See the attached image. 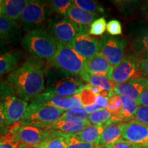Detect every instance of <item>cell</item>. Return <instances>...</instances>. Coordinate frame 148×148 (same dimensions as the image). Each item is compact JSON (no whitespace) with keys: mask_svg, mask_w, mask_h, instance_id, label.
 <instances>
[{"mask_svg":"<svg viewBox=\"0 0 148 148\" xmlns=\"http://www.w3.org/2000/svg\"><path fill=\"white\" fill-rule=\"evenodd\" d=\"M8 81L16 97L26 102L32 101L45 89V69L38 61L29 59L9 74Z\"/></svg>","mask_w":148,"mask_h":148,"instance_id":"cell-1","label":"cell"},{"mask_svg":"<svg viewBox=\"0 0 148 148\" xmlns=\"http://www.w3.org/2000/svg\"><path fill=\"white\" fill-rule=\"evenodd\" d=\"M45 86L46 92L62 97H71L79 93L85 84L79 75L52 67L46 73Z\"/></svg>","mask_w":148,"mask_h":148,"instance_id":"cell-2","label":"cell"},{"mask_svg":"<svg viewBox=\"0 0 148 148\" xmlns=\"http://www.w3.org/2000/svg\"><path fill=\"white\" fill-rule=\"evenodd\" d=\"M21 47L36 58L49 60L53 58L57 51L54 38L45 29L28 33L21 40Z\"/></svg>","mask_w":148,"mask_h":148,"instance_id":"cell-3","label":"cell"},{"mask_svg":"<svg viewBox=\"0 0 148 148\" xmlns=\"http://www.w3.org/2000/svg\"><path fill=\"white\" fill-rule=\"evenodd\" d=\"M51 13L49 3L38 0L30 1L18 19L20 27L27 34L45 29Z\"/></svg>","mask_w":148,"mask_h":148,"instance_id":"cell-4","label":"cell"},{"mask_svg":"<svg viewBox=\"0 0 148 148\" xmlns=\"http://www.w3.org/2000/svg\"><path fill=\"white\" fill-rule=\"evenodd\" d=\"M86 61L70 44L57 43V51L50 62L56 69L80 76L86 70Z\"/></svg>","mask_w":148,"mask_h":148,"instance_id":"cell-5","label":"cell"},{"mask_svg":"<svg viewBox=\"0 0 148 148\" xmlns=\"http://www.w3.org/2000/svg\"><path fill=\"white\" fill-rule=\"evenodd\" d=\"M64 112L65 111L61 109L41 106L31 102L19 124L44 129L60 119Z\"/></svg>","mask_w":148,"mask_h":148,"instance_id":"cell-6","label":"cell"},{"mask_svg":"<svg viewBox=\"0 0 148 148\" xmlns=\"http://www.w3.org/2000/svg\"><path fill=\"white\" fill-rule=\"evenodd\" d=\"M49 32L56 43L69 45L79 32L88 31V27H80L66 16H56L51 18L48 23Z\"/></svg>","mask_w":148,"mask_h":148,"instance_id":"cell-7","label":"cell"},{"mask_svg":"<svg viewBox=\"0 0 148 148\" xmlns=\"http://www.w3.org/2000/svg\"><path fill=\"white\" fill-rule=\"evenodd\" d=\"M99 42L100 52L114 69L124 57L127 40L121 36H113L106 34L101 36Z\"/></svg>","mask_w":148,"mask_h":148,"instance_id":"cell-8","label":"cell"},{"mask_svg":"<svg viewBox=\"0 0 148 148\" xmlns=\"http://www.w3.org/2000/svg\"><path fill=\"white\" fill-rule=\"evenodd\" d=\"M19 144L38 145L51 136V132L47 130L31 125H14L8 133Z\"/></svg>","mask_w":148,"mask_h":148,"instance_id":"cell-9","label":"cell"},{"mask_svg":"<svg viewBox=\"0 0 148 148\" xmlns=\"http://www.w3.org/2000/svg\"><path fill=\"white\" fill-rule=\"evenodd\" d=\"M140 61L135 54L126 55L119 65L114 69L110 80L115 84H119L133 78L141 77L139 71Z\"/></svg>","mask_w":148,"mask_h":148,"instance_id":"cell-10","label":"cell"},{"mask_svg":"<svg viewBox=\"0 0 148 148\" xmlns=\"http://www.w3.org/2000/svg\"><path fill=\"white\" fill-rule=\"evenodd\" d=\"M2 102L7 126L16 125L21 121L28 107L27 102L10 94L5 95Z\"/></svg>","mask_w":148,"mask_h":148,"instance_id":"cell-11","label":"cell"},{"mask_svg":"<svg viewBox=\"0 0 148 148\" xmlns=\"http://www.w3.org/2000/svg\"><path fill=\"white\" fill-rule=\"evenodd\" d=\"M87 30L79 32L70 45L77 53L88 59L100 51V42L90 36Z\"/></svg>","mask_w":148,"mask_h":148,"instance_id":"cell-12","label":"cell"},{"mask_svg":"<svg viewBox=\"0 0 148 148\" xmlns=\"http://www.w3.org/2000/svg\"><path fill=\"white\" fill-rule=\"evenodd\" d=\"M147 89H148V79L140 77L133 78L123 84H116L114 92L116 95L129 97L137 102L142 93Z\"/></svg>","mask_w":148,"mask_h":148,"instance_id":"cell-13","label":"cell"},{"mask_svg":"<svg viewBox=\"0 0 148 148\" xmlns=\"http://www.w3.org/2000/svg\"><path fill=\"white\" fill-rule=\"evenodd\" d=\"M121 139L138 145L148 143V126L134 119L124 123Z\"/></svg>","mask_w":148,"mask_h":148,"instance_id":"cell-14","label":"cell"},{"mask_svg":"<svg viewBox=\"0 0 148 148\" xmlns=\"http://www.w3.org/2000/svg\"><path fill=\"white\" fill-rule=\"evenodd\" d=\"M22 32L21 27L15 21L5 16L0 15V40L10 45H16L21 42Z\"/></svg>","mask_w":148,"mask_h":148,"instance_id":"cell-15","label":"cell"},{"mask_svg":"<svg viewBox=\"0 0 148 148\" xmlns=\"http://www.w3.org/2000/svg\"><path fill=\"white\" fill-rule=\"evenodd\" d=\"M32 102L35 104L61 109L64 111H67L73 108V103L69 97H62L47 92L40 94L33 99Z\"/></svg>","mask_w":148,"mask_h":148,"instance_id":"cell-16","label":"cell"},{"mask_svg":"<svg viewBox=\"0 0 148 148\" xmlns=\"http://www.w3.org/2000/svg\"><path fill=\"white\" fill-rule=\"evenodd\" d=\"M113 70L114 68L101 52H98L91 58L86 59V71L88 73L94 75H104L110 80Z\"/></svg>","mask_w":148,"mask_h":148,"instance_id":"cell-17","label":"cell"},{"mask_svg":"<svg viewBox=\"0 0 148 148\" xmlns=\"http://www.w3.org/2000/svg\"><path fill=\"white\" fill-rule=\"evenodd\" d=\"M89 125H90L89 121L75 122L60 118L52 124L49 125V126L46 127L44 129L60 133L62 134L70 135L77 134L82 131L85 127Z\"/></svg>","mask_w":148,"mask_h":148,"instance_id":"cell-18","label":"cell"},{"mask_svg":"<svg viewBox=\"0 0 148 148\" xmlns=\"http://www.w3.org/2000/svg\"><path fill=\"white\" fill-rule=\"evenodd\" d=\"M123 122H111L105 127L100 138L98 140L97 147H105L106 146L116 142V140L121 139V134Z\"/></svg>","mask_w":148,"mask_h":148,"instance_id":"cell-19","label":"cell"},{"mask_svg":"<svg viewBox=\"0 0 148 148\" xmlns=\"http://www.w3.org/2000/svg\"><path fill=\"white\" fill-rule=\"evenodd\" d=\"M66 16L77 25L84 27H88V25H91L92 22L99 18V15L97 14L84 11L73 3H72L68 9Z\"/></svg>","mask_w":148,"mask_h":148,"instance_id":"cell-20","label":"cell"},{"mask_svg":"<svg viewBox=\"0 0 148 148\" xmlns=\"http://www.w3.org/2000/svg\"><path fill=\"white\" fill-rule=\"evenodd\" d=\"M30 1L29 0H6L4 1L2 15L13 21L18 20Z\"/></svg>","mask_w":148,"mask_h":148,"instance_id":"cell-21","label":"cell"},{"mask_svg":"<svg viewBox=\"0 0 148 148\" xmlns=\"http://www.w3.org/2000/svg\"><path fill=\"white\" fill-rule=\"evenodd\" d=\"M21 58V53L18 50L0 54V76L15 70Z\"/></svg>","mask_w":148,"mask_h":148,"instance_id":"cell-22","label":"cell"},{"mask_svg":"<svg viewBox=\"0 0 148 148\" xmlns=\"http://www.w3.org/2000/svg\"><path fill=\"white\" fill-rule=\"evenodd\" d=\"M80 77L88 84L100 88L101 90L114 92L116 84L110 81L108 77L104 75H94L86 71V70L81 74Z\"/></svg>","mask_w":148,"mask_h":148,"instance_id":"cell-23","label":"cell"},{"mask_svg":"<svg viewBox=\"0 0 148 148\" xmlns=\"http://www.w3.org/2000/svg\"><path fill=\"white\" fill-rule=\"evenodd\" d=\"M107 125H89L82 131L74 134L77 139L82 142L97 145L98 140Z\"/></svg>","mask_w":148,"mask_h":148,"instance_id":"cell-24","label":"cell"},{"mask_svg":"<svg viewBox=\"0 0 148 148\" xmlns=\"http://www.w3.org/2000/svg\"><path fill=\"white\" fill-rule=\"evenodd\" d=\"M121 100L123 105L122 110L117 116V122H126L134 120L139 106L138 103L130 98L121 96Z\"/></svg>","mask_w":148,"mask_h":148,"instance_id":"cell-25","label":"cell"},{"mask_svg":"<svg viewBox=\"0 0 148 148\" xmlns=\"http://www.w3.org/2000/svg\"><path fill=\"white\" fill-rule=\"evenodd\" d=\"M134 48L138 58H148V25L142 28L138 32L134 40Z\"/></svg>","mask_w":148,"mask_h":148,"instance_id":"cell-26","label":"cell"},{"mask_svg":"<svg viewBox=\"0 0 148 148\" xmlns=\"http://www.w3.org/2000/svg\"><path fill=\"white\" fill-rule=\"evenodd\" d=\"M51 132V136L45 140L38 146L40 148H67L68 140L67 135L60 134V133Z\"/></svg>","mask_w":148,"mask_h":148,"instance_id":"cell-27","label":"cell"},{"mask_svg":"<svg viewBox=\"0 0 148 148\" xmlns=\"http://www.w3.org/2000/svg\"><path fill=\"white\" fill-rule=\"evenodd\" d=\"M88 117L89 114L85 110L84 107H77L72 108L64 112V113L60 116V119L75 122H86L88 121Z\"/></svg>","mask_w":148,"mask_h":148,"instance_id":"cell-28","label":"cell"},{"mask_svg":"<svg viewBox=\"0 0 148 148\" xmlns=\"http://www.w3.org/2000/svg\"><path fill=\"white\" fill-rule=\"evenodd\" d=\"M114 115L107 109H101L89 114L88 121L91 125H108L112 122Z\"/></svg>","mask_w":148,"mask_h":148,"instance_id":"cell-29","label":"cell"},{"mask_svg":"<svg viewBox=\"0 0 148 148\" xmlns=\"http://www.w3.org/2000/svg\"><path fill=\"white\" fill-rule=\"evenodd\" d=\"M72 3L76 5L79 8L82 9L84 11L100 15L103 14L104 10L97 2L90 0H73Z\"/></svg>","mask_w":148,"mask_h":148,"instance_id":"cell-30","label":"cell"},{"mask_svg":"<svg viewBox=\"0 0 148 148\" xmlns=\"http://www.w3.org/2000/svg\"><path fill=\"white\" fill-rule=\"evenodd\" d=\"M49 2L51 12L61 16H66L68 9L72 4V1L70 0H53Z\"/></svg>","mask_w":148,"mask_h":148,"instance_id":"cell-31","label":"cell"},{"mask_svg":"<svg viewBox=\"0 0 148 148\" xmlns=\"http://www.w3.org/2000/svg\"><path fill=\"white\" fill-rule=\"evenodd\" d=\"M122 108H123V105H122L120 96L115 95L109 98L108 106L106 109L114 115L112 122H117V116L121 112Z\"/></svg>","mask_w":148,"mask_h":148,"instance_id":"cell-32","label":"cell"},{"mask_svg":"<svg viewBox=\"0 0 148 148\" xmlns=\"http://www.w3.org/2000/svg\"><path fill=\"white\" fill-rule=\"evenodd\" d=\"M77 95H78L81 102L84 107L91 106L95 103L97 95L90 88H88L86 85L79 92V93H77Z\"/></svg>","mask_w":148,"mask_h":148,"instance_id":"cell-33","label":"cell"},{"mask_svg":"<svg viewBox=\"0 0 148 148\" xmlns=\"http://www.w3.org/2000/svg\"><path fill=\"white\" fill-rule=\"evenodd\" d=\"M106 21L103 17L96 19L90 25L88 34L92 36H102L106 30Z\"/></svg>","mask_w":148,"mask_h":148,"instance_id":"cell-34","label":"cell"},{"mask_svg":"<svg viewBox=\"0 0 148 148\" xmlns=\"http://www.w3.org/2000/svg\"><path fill=\"white\" fill-rule=\"evenodd\" d=\"M68 147L67 148H95V144L82 142L77 139L74 134L67 135Z\"/></svg>","mask_w":148,"mask_h":148,"instance_id":"cell-35","label":"cell"},{"mask_svg":"<svg viewBox=\"0 0 148 148\" xmlns=\"http://www.w3.org/2000/svg\"><path fill=\"white\" fill-rule=\"evenodd\" d=\"M106 31L110 36H116L122 34V25L119 21L116 19L111 20L107 23Z\"/></svg>","mask_w":148,"mask_h":148,"instance_id":"cell-36","label":"cell"},{"mask_svg":"<svg viewBox=\"0 0 148 148\" xmlns=\"http://www.w3.org/2000/svg\"><path fill=\"white\" fill-rule=\"evenodd\" d=\"M18 145L17 140L9 134L0 140V148H18Z\"/></svg>","mask_w":148,"mask_h":148,"instance_id":"cell-37","label":"cell"},{"mask_svg":"<svg viewBox=\"0 0 148 148\" xmlns=\"http://www.w3.org/2000/svg\"><path fill=\"white\" fill-rule=\"evenodd\" d=\"M134 120L148 126V107L139 106L135 115Z\"/></svg>","mask_w":148,"mask_h":148,"instance_id":"cell-38","label":"cell"},{"mask_svg":"<svg viewBox=\"0 0 148 148\" xmlns=\"http://www.w3.org/2000/svg\"><path fill=\"white\" fill-rule=\"evenodd\" d=\"M103 148H142V147L141 145L132 143L123 139H119Z\"/></svg>","mask_w":148,"mask_h":148,"instance_id":"cell-39","label":"cell"},{"mask_svg":"<svg viewBox=\"0 0 148 148\" xmlns=\"http://www.w3.org/2000/svg\"><path fill=\"white\" fill-rule=\"evenodd\" d=\"M8 126H7L5 123V117L4 114V110H3V102L1 99H0V133L4 134L8 131Z\"/></svg>","mask_w":148,"mask_h":148,"instance_id":"cell-40","label":"cell"},{"mask_svg":"<svg viewBox=\"0 0 148 148\" xmlns=\"http://www.w3.org/2000/svg\"><path fill=\"white\" fill-rule=\"evenodd\" d=\"M139 71L141 77L148 79V58L140 60L139 64Z\"/></svg>","mask_w":148,"mask_h":148,"instance_id":"cell-41","label":"cell"},{"mask_svg":"<svg viewBox=\"0 0 148 148\" xmlns=\"http://www.w3.org/2000/svg\"><path fill=\"white\" fill-rule=\"evenodd\" d=\"M108 98L97 95V97H96L95 104L101 109H106L108 106Z\"/></svg>","mask_w":148,"mask_h":148,"instance_id":"cell-42","label":"cell"},{"mask_svg":"<svg viewBox=\"0 0 148 148\" xmlns=\"http://www.w3.org/2000/svg\"><path fill=\"white\" fill-rule=\"evenodd\" d=\"M138 105L139 106L148 107V89L145 90L137 101Z\"/></svg>","mask_w":148,"mask_h":148,"instance_id":"cell-43","label":"cell"},{"mask_svg":"<svg viewBox=\"0 0 148 148\" xmlns=\"http://www.w3.org/2000/svg\"><path fill=\"white\" fill-rule=\"evenodd\" d=\"M12 45L3 41V40H0V54L9 52V51L12 50Z\"/></svg>","mask_w":148,"mask_h":148,"instance_id":"cell-44","label":"cell"},{"mask_svg":"<svg viewBox=\"0 0 148 148\" xmlns=\"http://www.w3.org/2000/svg\"><path fill=\"white\" fill-rule=\"evenodd\" d=\"M69 97L70 99H71L72 103H73V108H77V107H84L82 105V102H81L80 99H79L77 94Z\"/></svg>","mask_w":148,"mask_h":148,"instance_id":"cell-45","label":"cell"},{"mask_svg":"<svg viewBox=\"0 0 148 148\" xmlns=\"http://www.w3.org/2000/svg\"><path fill=\"white\" fill-rule=\"evenodd\" d=\"M18 148H40L38 145H26V144H19Z\"/></svg>","mask_w":148,"mask_h":148,"instance_id":"cell-46","label":"cell"},{"mask_svg":"<svg viewBox=\"0 0 148 148\" xmlns=\"http://www.w3.org/2000/svg\"><path fill=\"white\" fill-rule=\"evenodd\" d=\"M3 5H4V1L0 0V15L2 14L3 10Z\"/></svg>","mask_w":148,"mask_h":148,"instance_id":"cell-47","label":"cell"},{"mask_svg":"<svg viewBox=\"0 0 148 148\" xmlns=\"http://www.w3.org/2000/svg\"><path fill=\"white\" fill-rule=\"evenodd\" d=\"M142 148H148V143H146L145 145H141Z\"/></svg>","mask_w":148,"mask_h":148,"instance_id":"cell-48","label":"cell"},{"mask_svg":"<svg viewBox=\"0 0 148 148\" xmlns=\"http://www.w3.org/2000/svg\"><path fill=\"white\" fill-rule=\"evenodd\" d=\"M95 148H103V147H96Z\"/></svg>","mask_w":148,"mask_h":148,"instance_id":"cell-49","label":"cell"},{"mask_svg":"<svg viewBox=\"0 0 148 148\" xmlns=\"http://www.w3.org/2000/svg\"><path fill=\"white\" fill-rule=\"evenodd\" d=\"M147 16H148V13H147Z\"/></svg>","mask_w":148,"mask_h":148,"instance_id":"cell-50","label":"cell"}]
</instances>
